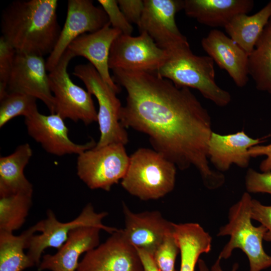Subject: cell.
I'll return each instance as SVG.
<instances>
[{
	"label": "cell",
	"instance_id": "obj_11",
	"mask_svg": "<svg viewBox=\"0 0 271 271\" xmlns=\"http://www.w3.org/2000/svg\"><path fill=\"white\" fill-rule=\"evenodd\" d=\"M101 7L95 6L90 0H69L66 20L53 51L46 63L50 72L58 64L69 45L75 39L87 32H95L109 23Z\"/></svg>",
	"mask_w": 271,
	"mask_h": 271
},
{
	"label": "cell",
	"instance_id": "obj_9",
	"mask_svg": "<svg viewBox=\"0 0 271 271\" xmlns=\"http://www.w3.org/2000/svg\"><path fill=\"white\" fill-rule=\"evenodd\" d=\"M107 215V212L95 211L92 204L88 203L75 219L61 222L57 219L54 213L49 210L47 218L40 221L41 233L34 234L30 238L27 254L35 264L38 265L42 253L46 248L53 247L59 249L66 241L71 231L81 226H96L111 234L118 229L102 223L103 219Z\"/></svg>",
	"mask_w": 271,
	"mask_h": 271
},
{
	"label": "cell",
	"instance_id": "obj_28",
	"mask_svg": "<svg viewBox=\"0 0 271 271\" xmlns=\"http://www.w3.org/2000/svg\"><path fill=\"white\" fill-rule=\"evenodd\" d=\"M37 99L18 92H8L0 99V127L18 116L28 117L38 111Z\"/></svg>",
	"mask_w": 271,
	"mask_h": 271
},
{
	"label": "cell",
	"instance_id": "obj_3",
	"mask_svg": "<svg viewBox=\"0 0 271 271\" xmlns=\"http://www.w3.org/2000/svg\"><path fill=\"white\" fill-rule=\"evenodd\" d=\"M167 58L157 73L179 87L197 90L205 98L219 107L230 102V93L215 81L214 62L208 56H198L191 51L189 43L169 51Z\"/></svg>",
	"mask_w": 271,
	"mask_h": 271
},
{
	"label": "cell",
	"instance_id": "obj_31",
	"mask_svg": "<svg viewBox=\"0 0 271 271\" xmlns=\"http://www.w3.org/2000/svg\"><path fill=\"white\" fill-rule=\"evenodd\" d=\"M101 8L106 14L111 26L119 30L122 34L131 35L133 27L127 21L116 0H98Z\"/></svg>",
	"mask_w": 271,
	"mask_h": 271
},
{
	"label": "cell",
	"instance_id": "obj_13",
	"mask_svg": "<svg viewBox=\"0 0 271 271\" xmlns=\"http://www.w3.org/2000/svg\"><path fill=\"white\" fill-rule=\"evenodd\" d=\"M76 271H143L137 249L118 229L85 253Z\"/></svg>",
	"mask_w": 271,
	"mask_h": 271
},
{
	"label": "cell",
	"instance_id": "obj_8",
	"mask_svg": "<svg viewBox=\"0 0 271 271\" xmlns=\"http://www.w3.org/2000/svg\"><path fill=\"white\" fill-rule=\"evenodd\" d=\"M124 145L110 144L93 148L78 155L77 174L90 189L109 191L124 176L129 156Z\"/></svg>",
	"mask_w": 271,
	"mask_h": 271
},
{
	"label": "cell",
	"instance_id": "obj_24",
	"mask_svg": "<svg viewBox=\"0 0 271 271\" xmlns=\"http://www.w3.org/2000/svg\"><path fill=\"white\" fill-rule=\"evenodd\" d=\"M270 17L271 1L252 15L236 16L224 28L228 37L249 55Z\"/></svg>",
	"mask_w": 271,
	"mask_h": 271
},
{
	"label": "cell",
	"instance_id": "obj_2",
	"mask_svg": "<svg viewBox=\"0 0 271 271\" xmlns=\"http://www.w3.org/2000/svg\"><path fill=\"white\" fill-rule=\"evenodd\" d=\"M56 0H17L3 10L2 37L17 52L43 57L50 54L58 40Z\"/></svg>",
	"mask_w": 271,
	"mask_h": 271
},
{
	"label": "cell",
	"instance_id": "obj_27",
	"mask_svg": "<svg viewBox=\"0 0 271 271\" xmlns=\"http://www.w3.org/2000/svg\"><path fill=\"white\" fill-rule=\"evenodd\" d=\"M32 195L0 196V231L13 233L24 225L32 205Z\"/></svg>",
	"mask_w": 271,
	"mask_h": 271
},
{
	"label": "cell",
	"instance_id": "obj_20",
	"mask_svg": "<svg viewBox=\"0 0 271 271\" xmlns=\"http://www.w3.org/2000/svg\"><path fill=\"white\" fill-rule=\"evenodd\" d=\"M262 142L249 137L243 130L228 134L213 131L208 145V158L220 172L227 171L232 164L245 168L251 158L249 149Z\"/></svg>",
	"mask_w": 271,
	"mask_h": 271
},
{
	"label": "cell",
	"instance_id": "obj_29",
	"mask_svg": "<svg viewBox=\"0 0 271 271\" xmlns=\"http://www.w3.org/2000/svg\"><path fill=\"white\" fill-rule=\"evenodd\" d=\"M179 247L176 238L172 233L168 235L153 254L155 262L160 271H177L175 262Z\"/></svg>",
	"mask_w": 271,
	"mask_h": 271
},
{
	"label": "cell",
	"instance_id": "obj_18",
	"mask_svg": "<svg viewBox=\"0 0 271 271\" xmlns=\"http://www.w3.org/2000/svg\"><path fill=\"white\" fill-rule=\"evenodd\" d=\"M122 33L109 22L101 29L84 34L72 41L67 49L76 56L87 59L102 79L117 93L120 86L114 82L109 72V57L112 44Z\"/></svg>",
	"mask_w": 271,
	"mask_h": 271
},
{
	"label": "cell",
	"instance_id": "obj_16",
	"mask_svg": "<svg viewBox=\"0 0 271 271\" xmlns=\"http://www.w3.org/2000/svg\"><path fill=\"white\" fill-rule=\"evenodd\" d=\"M125 227L123 232L136 249L153 255L165 238L174 231L173 222L165 219L159 211L135 213L122 204Z\"/></svg>",
	"mask_w": 271,
	"mask_h": 271
},
{
	"label": "cell",
	"instance_id": "obj_35",
	"mask_svg": "<svg viewBox=\"0 0 271 271\" xmlns=\"http://www.w3.org/2000/svg\"><path fill=\"white\" fill-rule=\"evenodd\" d=\"M249 154L251 157L266 156L260 164L259 169L262 172L271 171V144L267 145H256L250 148Z\"/></svg>",
	"mask_w": 271,
	"mask_h": 271
},
{
	"label": "cell",
	"instance_id": "obj_23",
	"mask_svg": "<svg viewBox=\"0 0 271 271\" xmlns=\"http://www.w3.org/2000/svg\"><path fill=\"white\" fill-rule=\"evenodd\" d=\"M181 255L180 271H195L199 257L211 249L212 237L198 223H173Z\"/></svg>",
	"mask_w": 271,
	"mask_h": 271
},
{
	"label": "cell",
	"instance_id": "obj_33",
	"mask_svg": "<svg viewBox=\"0 0 271 271\" xmlns=\"http://www.w3.org/2000/svg\"><path fill=\"white\" fill-rule=\"evenodd\" d=\"M250 210L252 220L258 221L267 229L264 240L271 242V205H264L252 198Z\"/></svg>",
	"mask_w": 271,
	"mask_h": 271
},
{
	"label": "cell",
	"instance_id": "obj_1",
	"mask_svg": "<svg viewBox=\"0 0 271 271\" xmlns=\"http://www.w3.org/2000/svg\"><path fill=\"white\" fill-rule=\"evenodd\" d=\"M112 71L113 81L127 93L119 114L121 125L148 135L154 150L179 169L194 167L208 189L221 187L224 176L209 165L211 117L190 88L178 87L157 72Z\"/></svg>",
	"mask_w": 271,
	"mask_h": 271
},
{
	"label": "cell",
	"instance_id": "obj_25",
	"mask_svg": "<svg viewBox=\"0 0 271 271\" xmlns=\"http://www.w3.org/2000/svg\"><path fill=\"white\" fill-rule=\"evenodd\" d=\"M40 221L19 235L0 231V271H23L35 263L25 253L30 238L40 232Z\"/></svg>",
	"mask_w": 271,
	"mask_h": 271
},
{
	"label": "cell",
	"instance_id": "obj_5",
	"mask_svg": "<svg viewBox=\"0 0 271 271\" xmlns=\"http://www.w3.org/2000/svg\"><path fill=\"white\" fill-rule=\"evenodd\" d=\"M176 169L173 163L154 149L140 148L130 156L121 185L142 200L158 199L174 189Z\"/></svg>",
	"mask_w": 271,
	"mask_h": 271
},
{
	"label": "cell",
	"instance_id": "obj_15",
	"mask_svg": "<svg viewBox=\"0 0 271 271\" xmlns=\"http://www.w3.org/2000/svg\"><path fill=\"white\" fill-rule=\"evenodd\" d=\"M25 123L29 136L47 152L54 155H78L96 145L93 140L84 144L73 142L68 137L64 119L56 113L45 115L38 110L25 117Z\"/></svg>",
	"mask_w": 271,
	"mask_h": 271
},
{
	"label": "cell",
	"instance_id": "obj_26",
	"mask_svg": "<svg viewBox=\"0 0 271 271\" xmlns=\"http://www.w3.org/2000/svg\"><path fill=\"white\" fill-rule=\"evenodd\" d=\"M248 71L256 89L271 95V17L248 55Z\"/></svg>",
	"mask_w": 271,
	"mask_h": 271
},
{
	"label": "cell",
	"instance_id": "obj_30",
	"mask_svg": "<svg viewBox=\"0 0 271 271\" xmlns=\"http://www.w3.org/2000/svg\"><path fill=\"white\" fill-rule=\"evenodd\" d=\"M16 51L2 37L0 38V99L8 92V83L12 70Z\"/></svg>",
	"mask_w": 271,
	"mask_h": 271
},
{
	"label": "cell",
	"instance_id": "obj_19",
	"mask_svg": "<svg viewBox=\"0 0 271 271\" xmlns=\"http://www.w3.org/2000/svg\"><path fill=\"white\" fill-rule=\"evenodd\" d=\"M101 230L98 227L91 226L73 229L56 253L43 256L38 265V271H76L81 255L99 244Z\"/></svg>",
	"mask_w": 271,
	"mask_h": 271
},
{
	"label": "cell",
	"instance_id": "obj_22",
	"mask_svg": "<svg viewBox=\"0 0 271 271\" xmlns=\"http://www.w3.org/2000/svg\"><path fill=\"white\" fill-rule=\"evenodd\" d=\"M30 145L19 146L15 151L0 158V196L18 193L33 194V187L24 171L32 156Z\"/></svg>",
	"mask_w": 271,
	"mask_h": 271
},
{
	"label": "cell",
	"instance_id": "obj_32",
	"mask_svg": "<svg viewBox=\"0 0 271 271\" xmlns=\"http://www.w3.org/2000/svg\"><path fill=\"white\" fill-rule=\"evenodd\" d=\"M245 185L249 193L271 195V171L259 173L253 169H248L245 177Z\"/></svg>",
	"mask_w": 271,
	"mask_h": 271
},
{
	"label": "cell",
	"instance_id": "obj_36",
	"mask_svg": "<svg viewBox=\"0 0 271 271\" xmlns=\"http://www.w3.org/2000/svg\"><path fill=\"white\" fill-rule=\"evenodd\" d=\"M143 266V271H160L157 266L153 255L142 249H137Z\"/></svg>",
	"mask_w": 271,
	"mask_h": 271
},
{
	"label": "cell",
	"instance_id": "obj_6",
	"mask_svg": "<svg viewBox=\"0 0 271 271\" xmlns=\"http://www.w3.org/2000/svg\"><path fill=\"white\" fill-rule=\"evenodd\" d=\"M72 73L83 82L87 91L98 101L97 121L100 136L94 148H99L113 143L125 145L128 142V134L119 120L122 106L116 96L117 93L90 63L76 66Z\"/></svg>",
	"mask_w": 271,
	"mask_h": 271
},
{
	"label": "cell",
	"instance_id": "obj_14",
	"mask_svg": "<svg viewBox=\"0 0 271 271\" xmlns=\"http://www.w3.org/2000/svg\"><path fill=\"white\" fill-rule=\"evenodd\" d=\"M46 63L42 56L16 52L8 83V92L27 94L41 100L51 113H55Z\"/></svg>",
	"mask_w": 271,
	"mask_h": 271
},
{
	"label": "cell",
	"instance_id": "obj_37",
	"mask_svg": "<svg viewBox=\"0 0 271 271\" xmlns=\"http://www.w3.org/2000/svg\"><path fill=\"white\" fill-rule=\"evenodd\" d=\"M221 259L217 258L214 264L211 267L210 271H224L221 266ZM238 268V264L236 263L234 264L231 271H236Z\"/></svg>",
	"mask_w": 271,
	"mask_h": 271
},
{
	"label": "cell",
	"instance_id": "obj_4",
	"mask_svg": "<svg viewBox=\"0 0 271 271\" xmlns=\"http://www.w3.org/2000/svg\"><path fill=\"white\" fill-rule=\"evenodd\" d=\"M252 198L247 192L229 209L228 222L219 229L218 236H229L230 239L219 253L218 258H229L235 249H241L246 255L249 271H261L271 266V255L262 246L267 231L262 225L254 226L251 222Z\"/></svg>",
	"mask_w": 271,
	"mask_h": 271
},
{
	"label": "cell",
	"instance_id": "obj_21",
	"mask_svg": "<svg viewBox=\"0 0 271 271\" xmlns=\"http://www.w3.org/2000/svg\"><path fill=\"white\" fill-rule=\"evenodd\" d=\"M185 14L199 23L212 28H224L236 16L248 14L252 0H184Z\"/></svg>",
	"mask_w": 271,
	"mask_h": 271
},
{
	"label": "cell",
	"instance_id": "obj_38",
	"mask_svg": "<svg viewBox=\"0 0 271 271\" xmlns=\"http://www.w3.org/2000/svg\"><path fill=\"white\" fill-rule=\"evenodd\" d=\"M198 271H210L205 261L202 259H199L198 262Z\"/></svg>",
	"mask_w": 271,
	"mask_h": 271
},
{
	"label": "cell",
	"instance_id": "obj_34",
	"mask_svg": "<svg viewBox=\"0 0 271 271\" xmlns=\"http://www.w3.org/2000/svg\"><path fill=\"white\" fill-rule=\"evenodd\" d=\"M120 9L130 23L139 24L144 8L142 0H118Z\"/></svg>",
	"mask_w": 271,
	"mask_h": 271
},
{
	"label": "cell",
	"instance_id": "obj_10",
	"mask_svg": "<svg viewBox=\"0 0 271 271\" xmlns=\"http://www.w3.org/2000/svg\"><path fill=\"white\" fill-rule=\"evenodd\" d=\"M168 57L146 32L137 37L120 34L113 42L109 68L130 71L157 72Z\"/></svg>",
	"mask_w": 271,
	"mask_h": 271
},
{
	"label": "cell",
	"instance_id": "obj_12",
	"mask_svg": "<svg viewBox=\"0 0 271 271\" xmlns=\"http://www.w3.org/2000/svg\"><path fill=\"white\" fill-rule=\"evenodd\" d=\"M139 24L140 33H147L160 48L167 51L188 43L179 31L176 14L184 9V0H144Z\"/></svg>",
	"mask_w": 271,
	"mask_h": 271
},
{
	"label": "cell",
	"instance_id": "obj_7",
	"mask_svg": "<svg viewBox=\"0 0 271 271\" xmlns=\"http://www.w3.org/2000/svg\"><path fill=\"white\" fill-rule=\"evenodd\" d=\"M74 57L67 49L48 74L50 89L55 99V113L64 119L81 121L88 125L97 121V112L92 95L75 84L68 73V65Z\"/></svg>",
	"mask_w": 271,
	"mask_h": 271
},
{
	"label": "cell",
	"instance_id": "obj_17",
	"mask_svg": "<svg viewBox=\"0 0 271 271\" xmlns=\"http://www.w3.org/2000/svg\"><path fill=\"white\" fill-rule=\"evenodd\" d=\"M201 44L208 56L227 72L237 87L247 84L249 76L248 55L228 36L213 29L202 38Z\"/></svg>",
	"mask_w": 271,
	"mask_h": 271
}]
</instances>
